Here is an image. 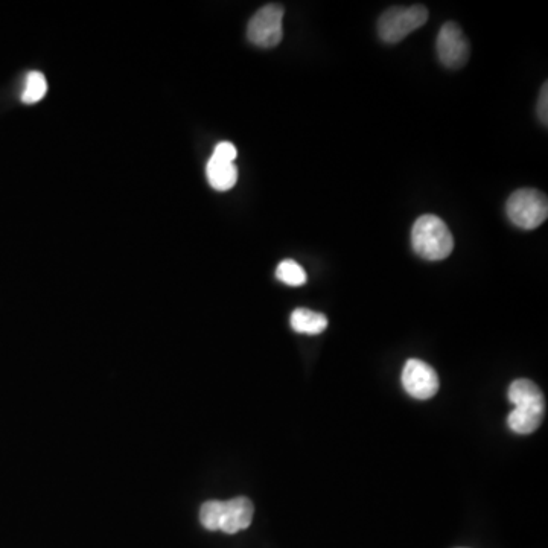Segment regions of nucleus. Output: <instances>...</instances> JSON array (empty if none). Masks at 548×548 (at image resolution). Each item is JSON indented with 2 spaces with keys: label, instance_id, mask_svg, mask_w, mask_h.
Segmentation results:
<instances>
[{
  "label": "nucleus",
  "instance_id": "obj_1",
  "mask_svg": "<svg viewBox=\"0 0 548 548\" xmlns=\"http://www.w3.org/2000/svg\"><path fill=\"white\" fill-rule=\"evenodd\" d=\"M411 246L427 261H442L453 253V233L442 218L422 215L411 229Z\"/></svg>",
  "mask_w": 548,
  "mask_h": 548
},
{
  "label": "nucleus",
  "instance_id": "obj_2",
  "mask_svg": "<svg viewBox=\"0 0 548 548\" xmlns=\"http://www.w3.org/2000/svg\"><path fill=\"white\" fill-rule=\"evenodd\" d=\"M506 212L509 220L520 229H536L547 220V197L536 189H518L507 200Z\"/></svg>",
  "mask_w": 548,
  "mask_h": 548
},
{
  "label": "nucleus",
  "instance_id": "obj_3",
  "mask_svg": "<svg viewBox=\"0 0 548 548\" xmlns=\"http://www.w3.org/2000/svg\"><path fill=\"white\" fill-rule=\"evenodd\" d=\"M427 20L428 10L422 5L393 7L378 20V34L386 43H399L424 26Z\"/></svg>",
  "mask_w": 548,
  "mask_h": 548
},
{
  "label": "nucleus",
  "instance_id": "obj_4",
  "mask_svg": "<svg viewBox=\"0 0 548 548\" xmlns=\"http://www.w3.org/2000/svg\"><path fill=\"white\" fill-rule=\"evenodd\" d=\"M284 8L281 5L270 4L262 7L250 19L247 36L253 45L259 48H274L284 37Z\"/></svg>",
  "mask_w": 548,
  "mask_h": 548
},
{
  "label": "nucleus",
  "instance_id": "obj_5",
  "mask_svg": "<svg viewBox=\"0 0 548 548\" xmlns=\"http://www.w3.org/2000/svg\"><path fill=\"white\" fill-rule=\"evenodd\" d=\"M440 63L448 69H460L469 60V42L457 23L448 22L440 28L436 43Z\"/></svg>",
  "mask_w": 548,
  "mask_h": 548
},
{
  "label": "nucleus",
  "instance_id": "obj_6",
  "mask_svg": "<svg viewBox=\"0 0 548 548\" xmlns=\"http://www.w3.org/2000/svg\"><path fill=\"white\" fill-rule=\"evenodd\" d=\"M402 386L411 398L430 399L439 392V376L436 370L422 360L411 358L402 369Z\"/></svg>",
  "mask_w": 548,
  "mask_h": 548
},
{
  "label": "nucleus",
  "instance_id": "obj_7",
  "mask_svg": "<svg viewBox=\"0 0 548 548\" xmlns=\"http://www.w3.org/2000/svg\"><path fill=\"white\" fill-rule=\"evenodd\" d=\"M253 513H255V507L249 498L236 497L233 500L223 501L218 530L227 535H235L241 530H246L252 524Z\"/></svg>",
  "mask_w": 548,
  "mask_h": 548
},
{
  "label": "nucleus",
  "instance_id": "obj_8",
  "mask_svg": "<svg viewBox=\"0 0 548 548\" xmlns=\"http://www.w3.org/2000/svg\"><path fill=\"white\" fill-rule=\"evenodd\" d=\"M544 413L545 407H538V405L515 407L510 411L507 425L513 433L530 434L538 430L542 419H544Z\"/></svg>",
  "mask_w": 548,
  "mask_h": 548
},
{
  "label": "nucleus",
  "instance_id": "obj_9",
  "mask_svg": "<svg viewBox=\"0 0 548 548\" xmlns=\"http://www.w3.org/2000/svg\"><path fill=\"white\" fill-rule=\"evenodd\" d=\"M209 183L217 191H229L238 182V169L235 163L211 157L206 166Z\"/></svg>",
  "mask_w": 548,
  "mask_h": 548
},
{
  "label": "nucleus",
  "instance_id": "obj_10",
  "mask_svg": "<svg viewBox=\"0 0 548 548\" xmlns=\"http://www.w3.org/2000/svg\"><path fill=\"white\" fill-rule=\"evenodd\" d=\"M507 396H509V401L512 402L515 407H523V405H538V407H545V399L541 389L530 380L513 381V383L510 384Z\"/></svg>",
  "mask_w": 548,
  "mask_h": 548
},
{
  "label": "nucleus",
  "instance_id": "obj_11",
  "mask_svg": "<svg viewBox=\"0 0 548 548\" xmlns=\"http://www.w3.org/2000/svg\"><path fill=\"white\" fill-rule=\"evenodd\" d=\"M291 328L299 334L319 335L328 328V319L316 311L299 308L291 314Z\"/></svg>",
  "mask_w": 548,
  "mask_h": 548
},
{
  "label": "nucleus",
  "instance_id": "obj_12",
  "mask_svg": "<svg viewBox=\"0 0 548 548\" xmlns=\"http://www.w3.org/2000/svg\"><path fill=\"white\" fill-rule=\"evenodd\" d=\"M48 92V83H46L45 75L42 72H29L26 77L25 90L22 93V101L25 104H36L42 101Z\"/></svg>",
  "mask_w": 548,
  "mask_h": 548
},
{
  "label": "nucleus",
  "instance_id": "obj_13",
  "mask_svg": "<svg viewBox=\"0 0 548 548\" xmlns=\"http://www.w3.org/2000/svg\"><path fill=\"white\" fill-rule=\"evenodd\" d=\"M276 278L290 287H300L306 282V271L293 259H285L276 268Z\"/></svg>",
  "mask_w": 548,
  "mask_h": 548
},
{
  "label": "nucleus",
  "instance_id": "obj_14",
  "mask_svg": "<svg viewBox=\"0 0 548 548\" xmlns=\"http://www.w3.org/2000/svg\"><path fill=\"white\" fill-rule=\"evenodd\" d=\"M221 507L223 501H206L200 509V521L204 529L217 532L220 529Z\"/></svg>",
  "mask_w": 548,
  "mask_h": 548
},
{
  "label": "nucleus",
  "instance_id": "obj_15",
  "mask_svg": "<svg viewBox=\"0 0 548 548\" xmlns=\"http://www.w3.org/2000/svg\"><path fill=\"white\" fill-rule=\"evenodd\" d=\"M236 156H238V151H236L235 145L230 142H221L215 147L214 154H212V157L226 160V162H235Z\"/></svg>",
  "mask_w": 548,
  "mask_h": 548
},
{
  "label": "nucleus",
  "instance_id": "obj_16",
  "mask_svg": "<svg viewBox=\"0 0 548 548\" xmlns=\"http://www.w3.org/2000/svg\"><path fill=\"white\" fill-rule=\"evenodd\" d=\"M548 84L545 83L541 89V95H539L538 101V116L541 119L542 124L547 125L548 122Z\"/></svg>",
  "mask_w": 548,
  "mask_h": 548
}]
</instances>
